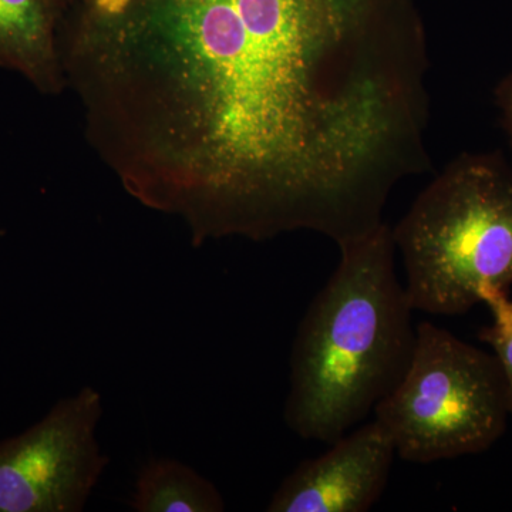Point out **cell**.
Instances as JSON below:
<instances>
[{"mask_svg": "<svg viewBox=\"0 0 512 512\" xmlns=\"http://www.w3.org/2000/svg\"><path fill=\"white\" fill-rule=\"evenodd\" d=\"M64 79L131 195L195 244L379 227L431 168L414 0H77Z\"/></svg>", "mask_w": 512, "mask_h": 512, "instance_id": "6da1fadb", "label": "cell"}, {"mask_svg": "<svg viewBox=\"0 0 512 512\" xmlns=\"http://www.w3.org/2000/svg\"><path fill=\"white\" fill-rule=\"evenodd\" d=\"M339 249L338 268L296 330L284 412L293 433L328 444L396 389L416 345L392 227L382 222Z\"/></svg>", "mask_w": 512, "mask_h": 512, "instance_id": "7a4b0ae2", "label": "cell"}, {"mask_svg": "<svg viewBox=\"0 0 512 512\" xmlns=\"http://www.w3.org/2000/svg\"><path fill=\"white\" fill-rule=\"evenodd\" d=\"M414 311L464 315L484 286L512 285V165L500 151L463 153L392 228Z\"/></svg>", "mask_w": 512, "mask_h": 512, "instance_id": "3957f363", "label": "cell"}, {"mask_svg": "<svg viewBox=\"0 0 512 512\" xmlns=\"http://www.w3.org/2000/svg\"><path fill=\"white\" fill-rule=\"evenodd\" d=\"M373 412L396 454L419 464L483 453L511 416L497 357L430 322L416 326L412 362Z\"/></svg>", "mask_w": 512, "mask_h": 512, "instance_id": "277c9868", "label": "cell"}, {"mask_svg": "<svg viewBox=\"0 0 512 512\" xmlns=\"http://www.w3.org/2000/svg\"><path fill=\"white\" fill-rule=\"evenodd\" d=\"M101 417L103 396L84 386L0 441V512H82L110 464L97 440Z\"/></svg>", "mask_w": 512, "mask_h": 512, "instance_id": "5b68a950", "label": "cell"}, {"mask_svg": "<svg viewBox=\"0 0 512 512\" xmlns=\"http://www.w3.org/2000/svg\"><path fill=\"white\" fill-rule=\"evenodd\" d=\"M396 447L377 420L299 464L272 495L269 512H366L382 497Z\"/></svg>", "mask_w": 512, "mask_h": 512, "instance_id": "8992f818", "label": "cell"}, {"mask_svg": "<svg viewBox=\"0 0 512 512\" xmlns=\"http://www.w3.org/2000/svg\"><path fill=\"white\" fill-rule=\"evenodd\" d=\"M60 0H0V66L39 92L57 94L64 79L59 53Z\"/></svg>", "mask_w": 512, "mask_h": 512, "instance_id": "52a82bcc", "label": "cell"}, {"mask_svg": "<svg viewBox=\"0 0 512 512\" xmlns=\"http://www.w3.org/2000/svg\"><path fill=\"white\" fill-rule=\"evenodd\" d=\"M130 507L136 512H221L220 491L175 458H150L138 471Z\"/></svg>", "mask_w": 512, "mask_h": 512, "instance_id": "ba28073f", "label": "cell"}, {"mask_svg": "<svg viewBox=\"0 0 512 512\" xmlns=\"http://www.w3.org/2000/svg\"><path fill=\"white\" fill-rule=\"evenodd\" d=\"M480 299L493 316L491 325L481 330L480 340L493 349L503 370L508 407L512 416V301L508 298L507 291L494 286H484Z\"/></svg>", "mask_w": 512, "mask_h": 512, "instance_id": "9c48e42d", "label": "cell"}, {"mask_svg": "<svg viewBox=\"0 0 512 512\" xmlns=\"http://www.w3.org/2000/svg\"><path fill=\"white\" fill-rule=\"evenodd\" d=\"M495 104L500 110L501 123L512 148V72L507 74L494 90Z\"/></svg>", "mask_w": 512, "mask_h": 512, "instance_id": "30bf717a", "label": "cell"}, {"mask_svg": "<svg viewBox=\"0 0 512 512\" xmlns=\"http://www.w3.org/2000/svg\"><path fill=\"white\" fill-rule=\"evenodd\" d=\"M63 3V6L69 5V3L77 2V0H60Z\"/></svg>", "mask_w": 512, "mask_h": 512, "instance_id": "8fae6325", "label": "cell"}]
</instances>
